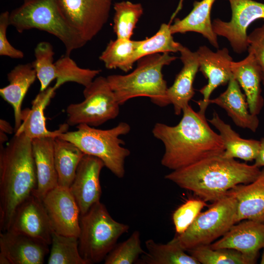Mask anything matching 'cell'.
<instances>
[{"mask_svg": "<svg viewBox=\"0 0 264 264\" xmlns=\"http://www.w3.org/2000/svg\"><path fill=\"white\" fill-rule=\"evenodd\" d=\"M182 112L176 126L157 123L152 130L154 137L164 145L161 163L173 171L224 151L220 135L211 128L205 114L195 111L189 105Z\"/></svg>", "mask_w": 264, "mask_h": 264, "instance_id": "cell-1", "label": "cell"}, {"mask_svg": "<svg viewBox=\"0 0 264 264\" xmlns=\"http://www.w3.org/2000/svg\"><path fill=\"white\" fill-rule=\"evenodd\" d=\"M261 171L255 164L240 162L221 154L174 170L164 177L203 201L214 202L236 186L253 181Z\"/></svg>", "mask_w": 264, "mask_h": 264, "instance_id": "cell-2", "label": "cell"}, {"mask_svg": "<svg viewBox=\"0 0 264 264\" xmlns=\"http://www.w3.org/2000/svg\"><path fill=\"white\" fill-rule=\"evenodd\" d=\"M0 229L7 231L19 205L37 185L32 139L14 134L6 146L0 144Z\"/></svg>", "mask_w": 264, "mask_h": 264, "instance_id": "cell-3", "label": "cell"}, {"mask_svg": "<svg viewBox=\"0 0 264 264\" xmlns=\"http://www.w3.org/2000/svg\"><path fill=\"white\" fill-rule=\"evenodd\" d=\"M176 59L169 53L147 55L137 61V67L132 72L107 76L119 105L137 97H149L152 102L161 107L170 104L167 97L168 88L162 70Z\"/></svg>", "mask_w": 264, "mask_h": 264, "instance_id": "cell-4", "label": "cell"}, {"mask_svg": "<svg viewBox=\"0 0 264 264\" xmlns=\"http://www.w3.org/2000/svg\"><path fill=\"white\" fill-rule=\"evenodd\" d=\"M76 128V131H67L58 137L73 143L85 154L99 158L116 176L123 178L125 174V160L131 152L123 147L125 142L119 136L128 134L131 131L130 126L121 122L108 130L98 129L84 124Z\"/></svg>", "mask_w": 264, "mask_h": 264, "instance_id": "cell-5", "label": "cell"}, {"mask_svg": "<svg viewBox=\"0 0 264 264\" xmlns=\"http://www.w3.org/2000/svg\"><path fill=\"white\" fill-rule=\"evenodd\" d=\"M9 23L20 33L37 29L55 36L63 43L67 55L87 43L65 18L56 0L24 2L10 13Z\"/></svg>", "mask_w": 264, "mask_h": 264, "instance_id": "cell-6", "label": "cell"}, {"mask_svg": "<svg viewBox=\"0 0 264 264\" xmlns=\"http://www.w3.org/2000/svg\"><path fill=\"white\" fill-rule=\"evenodd\" d=\"M129 226L114 220L105 205L99 201L80 216L79 249L87 264L98 263L116 245Z\"/></svg>", "mask_w": 264, "mask_h": 264, "instance_id": "cell-7", "label": "cell"}, {"mask_svg": "<svg viewBox=\"0 0 264 264\" xmlns=\"http://www.w3.org/2000/svg\"><path fill=\"white\" fill-rule=\"evenodd\" d=\"M237 209L236 199L227 194L200 212L183 233L177 234L173 240L186 251L210 245L237 223Z\"/></svg>", "mask_w": 264, "mask_h": 264, "instance_id": "cell-8", "label": "cell"}, {"mask_svg": "<svg viewBox=\"0 0 264 264\" xmlns=\"http://www.w3.org/2000/svg\"><path fill=\"white\" fill-rule=\"evenodd\" d=\"M84 100L71 104L66 109L69 126L86 124L97 127L115 118L119 106L107 77L95 78L83 90Z\"/></svg>", "mask_w": 264, "mask_h": 264, "instance_id": "cell-9", "label": "cell"}, {"mask_svg": "<svg viewBox=\"0 0 264 264\" xmlns=\"http://www.w3.org/2000/svg\"><path fill=\"white\" fill-rule=\"evenodd\" d=\"M112 0H56L62 14L88 43L107 23Z\"/></svg>", "mask_w": 264, "mask_h": 264, "instance_id": "cell-10", "label": "cell"}, {"mask_svg": "<svg viewBox=\"0 0 264 264\" xmlns=\"http://www.w3.org/2000/svg\"><path fill=\"white\" fill-rule=\"evenodd\" d=\"M227 0L232 11L231 20H214L213 29L217 36L228 40L235 52L241 54L248 49V27L257 19H264V3L253 0Z\"/></svg>", "mask_w": 264, "mask_h": 264, "instance_id": "cell-11", "label": "cell"}, {"mask_svg": "<svg viewBox=\"0 0 264 264\" xmlns=\"http://www.w3.org/2000/svg\"><path fill=\"white\" fill-rule=\"evenodd\" d=\"M43 202L53 230L78 238L80 211L69 188L57 186L47 193Z\"/></svg>", "mask_w": 264, "mask_h": 264, "instance_id": "cell-12", "label": "cell"}, {"mask_svg": "<svg viewBox=\"0 0 264 264\" xmlns=\"http://www.w3.org/2000/svg\"><path fill=\"white\" fill-rule=\"evenodd\" d=\"M196 52L198 70L208 80L207 85L199 90L203 99L196 101L199 108L198 111L205 114L213 91L220 86L228 84L233 77L231 68L233 59L226 47L218 48L216 52H214L206 45H202Z\"/></svg>", "mask_w": 264, "mask_h": 264, "instance_id": "cell-13", "label": "cell"}, {"mask_svg": "<svg viewBox=\"0 0 264 264\" xmlns=\"http://www.w3.org/2000/svg\"><path fill=\"white\" fill-rule=\"evenodd\" d=\"M7 230L50 245L53 229L43 200L31 195L17 207Z\"/></svg>", "mask_w": 264, "mask_h": 264, "instance_id": "cell-14", "label": "cell"}, {"mask_svg": "<svg viewBox=\"0 0 264 264\" xmlns=\"http://www.w3.org/2000/svg\"><path fill=\"white\" fill-rule=\"evenodd\" d=\"M104 166L100 159L88 154H85L79 164L69 189L79 206L81 216L100 201V175Z\"/></svg>", "mask_w": 264, "mask_h": 264, "instance_id": "cell-15", "label": "cell"}, {"mask_svg": "<svg viewBox=\"0 0 264 264\" xmlns=\"http://www.w3.org/2000/svg\"><path fill=\"white\" fill-rule=\"evenodd\" d=\"M49 244L9 230L0 234V264H42Z\"/></svg>", "mask_w": 264, "mask_h": 264, "instance_id": "cell-16", "label": "cell"}, {"mask_svg": "<svg viewBox=\"0 0 264 264\" xmlns=\"http://www.w3.org/2000/svg\"><path fill=\"white\" fill-rule=\"evenodd\" d=\"M234 224L218 241L209 245L213 249L231 248L257 260L264 248V222L250 220Z\"/></svg>", "mask_w": 264, "mask_h": 264, "instance_id": "cell-17", "label": "cell"}, {"mask_svg": "<svg viewBox=\"0 0 264 264\" xmlns=\"http://www.w3.org/2000/svg\"><path fill=\"white\" fill-rule=\"evenodd\" d=\"M55 91L53 87L40 91L33 100L31 108L22 110V122L15 134L24 133L33 139L48 137L55 138L67 131L69 125L67 123L60 125L54 131L48 130L46 127L44 110L54 96Z\"/></svg>", "mask_w": 264, "mask_h": 264, "instance_id": "cell-18", "label": "cell"}, {"mask_svg": "<svg viewBox=\"0 0 264 264\" xmlns=\"http://www.w3.org/2000/svg\"><path fill=\"white\" fill-rule=\"evenodd\" d=\"M179 52L183 67L167 91L168 100L173 105L175 114L177 115L189 105L195 94L193 82L199 69L197 52H193L184 46Z\"/></svg>", "mask_w": 264, "mask_h": 264, "instance_id": "cell-19", "label": "cell"}, {"mask_svg": "<svg viewBox=\"0 0 264 264\" xmlns=\"http://www.w3.org/2000/svg\"><path fill=\"white\" fill-rule=\"evenodd\" d=\"M54 138L48 137L32 139L37 177V185L32 194L42 200L48 192L58 186L54 161Z\"/></svg>", "mask_w": 264, "mask_h": 264, "instance_id": "cell-20", "label": "cell"}, {"mask_svg": "<svg viewBox=\"0 0 264 264\" xmlns=\"http://www.w3.org/2000/svg\"><path fill=\"white\" fill-rule=\"evenodd\" d=\"M227 194L237 200V223L245 220L264 222V168L253 181L239 184Z\"/></svg>", "mask_w": 264, "mask_h": 264, "instance_id": "cell-21", "label": "cell"}, {"mask_svg": "<svg viewBox=\"0 0 264 264\" xmlns=\"http://www.w3.org/2000/svg\"><path fill=\"white\" fill-rule=\"evenodd\" d=\"M231 68L234 78L244 92L250 112L258 115L264 107V99L261 87V71L253 55L248 53L244 59L233 61Z\"/></svg>", "mask_w": 264, "mask_h": 264, "instance_id": "cell-22", "label": "cell"}, {"mask_svg": "<svg viewBox=\"0 0 264 264\" xmlns=\"http://www.w3.org/2000/svg\"><path fill=\"white\" fill-rule=\"evenodd\" d=\"M209 104H215L224 109L236 126L253 132L257 130L258 116L250 112L245 95L234 77L229 81L226 89L217 97L210 99Z\"/></svg>", "mask_w": 264, "mask_h": 264, "instance_id": "cell-23", "label": "cell"}, {"mask_svg": "<svg viewBox=\"0 0 264 264\" xmlns=\"http://www.w3.org/2000/svg\"><path fill=\"white\" fill-rule=\"evenodd\" d=\"M36 78V72L32 63L19 64L7 74L9 84L0 89L1 97L13 109L14 132L22 122V106L23 100Z\"/></svg>", "mask_w": 264, "mask_h": 264, "instance_id": "cell-24", "label": "cell"}, {"mask_svg": "<svg viewBox=\"0 0 264 264\" xmlns=\"http://www.w3.org/2000/svg\"><path fill=\"white\" fill-rule=\"evenodd\" d=\"M216 0L195 1L190 13L182 19H176L170 25L172 33H185L195 32L206 38L214 47L218 49L219 45L217 35L213 31L211 20V11Z\"/></svg>", "mask_w": 264, "mask_h": 264, "instance_id": "cell-25", "label": "cell"}, {"mask_svg": "<svg viewBox=\"0 0 264 264\" xmlns=\"http://www.w3.org/2000/svg\"><path fill=\"white\" fill-rule=\"evenodd\" d=\"M208 121L219 132L224 146L223 156L230 158H238L246 161L255 159L260 149V141L241 137L215 111Z\"/></svg>", "mask_w": 264, "mask_h": 264, "instance_id": "cell-26", "label": "cell"}, {"mask_svg": "<svg viewBox=\"0 0 264 264\" xmlns=\"http://www.w3.org/2000/svg\"><path fill=\"white\" fill-rule=\"evenodd\" d=\"M54 152L58 185L69 188L85 154L73 143L58 137L54 139Z\"/></svg>", "mask_w": 264, "mask_h": 264, "instance_id": "cell-27", "label": "cell"}, {"mask_svg": "<svg viewBox=\"0 0 264 264\" xmlns=\"http://www.w3.org/2000/svg\"><path fill=\"white\" fill-rule=\"evenodd\" d=\"M148 252L143 254L138 264H200L173 239L166 244L149 239L145 242Z\"/></svg>", "mask_w": 264, "mask_h": 264, "instance_id": "cell-28", "label": "cell"}, {"mask_svg": "<svg viewBox=\"0 0 264 264\" xmlns=\"http://www.w3.org/2000/svg\"><path fill=\"white\" fill-rule=\"evenodd\" d=\"M139 41L117 38L111 40L99 56L108 69L119 68L127 72L132 68L136 61V51Z\"/></svg>", "mask_w": 264, "mask_h": 264, "instance_id": "cell-29", "label": "cell"}, {"mask_svg": "<svg viewBox=\"0 0 264 264\" xmlns=\"http://www.w3.org/2000/svg\"><path fill=\"white\" fill-rule=\"evenodd\" d=\"M202 264H254L257 260L231 248H211L209 245L198 246L187 251Z\"/></svg>", "mask_w": 264, "mask_h": 264, "instance_id": "cell-30", "label": "cell"}, {"mask_svg": "<svg viewBox=\"0 0 264 264\" xmlns=\"http://www.w3.org/2000/svg\"><path fill=\"white\" fill-rule=\"evenodd\" d=\"M48 264H87L80 255L78 238L59 234L54 231Z\"/></svg>", "mask_w": 264, "mask_h": 264, "instance_id": "cell-31", "label": "cell"}, {"mask_svg": "<svg viewBox=\"0 0 264 264\" xmlns=\"http://www.w3.org/2000/svg\"><path fill=\"white\" fill-rule=\"evenodd\" d=\"M56 81L55 90L66 82H75L86 87L88 86L101 72L99 69L80 67L69 57L65 54L55 62Z\"/></svg>", "mask_w": 264, "mask_h": 264, "instance_id": "cell-32", "label": "cell"}, {"mask_svg": "<svg viewBox=\"0 0 264 264\" xmlns=\"http://www.w3.org/2000/svg\"><path fill=\"white\" fill-rule=\"evenodd\" d=\"M113 31L117 38L131 39L139 18L143 13L140 3L130 1L115 2L113 5Z\"/></svg>", "mask_w": 264, "mask_h": 264, "instance_id": "cell-33", "label": "cell"}, {"mask_svg": "<svg viewBox=\"0 0 264 264\" xmlns=\"http://www.w3.org/2000/svg\"><path fill=\"white\" fill-rule=\"evenodd\" d=\"M182 46L174 41L170 24L162 23L154 36L139 41L135 55L136 61L149 55L179 52Z\"/></svg>", "mask_w": 264, "mask_h": 264, "instance_id": "cell-34", "label": "cell"}, {"mask_svg": "<svg viewBox=\"0 0 264 264\" xmlns=\"http://www.w3.org/2000/svg\"><path fill=\"white\" fill-rule=\"evenodd\" d=\"M54 54L52 45L47 42H40L35 48V60L32 64L40 83V91L46 89L51 82L56 79Z\"/></svg>", "mask_w": 264, "mask_h": 264, "instance_id": "cell-35", "label": "cell"}, {"mask_svg": "<svg viewBox=\"0 0 264 264\" xmlns=\"http://www.w3.org/2000/svg\"><path fill=\"white\" fill-rule=\"evenodd\" d=\"M145 251L141 247L140 234L135 230L126 241L116 244L105 259V264H132Z\"/></svg>", "mask_w": 264, "mask_h": 264, "instance_id": "cell-36", "label": "cell"}, {"mask_svg": "<svg viewBox=\"0 0 264 264\" xmlns=\"http://www.w3.org/2000/svg\"><path fill=\"white\" fill-rule=\"evenodd\" d=\"M206 206V202L201 199H191L177 208L172 216L176 234L183 233Z\"/></svg>", "mask_w": 264, "mask_h": 264, "instance_id": "cell-37", "label": "cell"}, {"mask_svg": "<svg viewBox=\"0 0 264 264\" xmlns=\"http://www.w3.org/2000/svg\"><path fill=\"white\" fill-rule=\"evenodd\" d=\"M248 53L252 54L259 66L264 87V24L248 35Z\"/></svg>", "mask_w": 264, "mask_h": 264, "instance_id": "cell-38", "label": "cell"}, {"mask_svg": "<svg viewBox=\"0 0 264 264\" xmlns=\"http://www.w3.org/2000/svg\"><path fill=\"white\" fill-rule=\"evenodd\" d=\"M10 13L4 11L0 15V55L13 59H22L24 57L23 52L12 46L9 42L6 31L10 25Z\"/></svg>", "mask_w": 264, "mask_h": 264, "instance_id": "cell-39", "label": "cell"}, {"mask_svg": "<svg viewBox=\"0 0 264 264\" xmlns=\"http://www.w3.org/2000/svg\"><path fill=\"white\" fill-rule=\"evenodd\" d=\"M260 141V147L257 156L255 159V164L256 166L260 168L264 166V137Z\"/></svg>", "mask_w": 264, "mask_h": 264, "instance_id": "cell-40", "label": "cell"}, {"mask_svg": "<svg viewBox=\"0 0 264 264\" xmlns=\"http://www.w3.org/2000/svg\"><path fill=\"white\" fill-rule=\"evenodd\" d=\"M0 130L6 133L11 134L14 132V129L7 121L3 119L0 120Z\"/></svg>", "mask_w": 264, "mask_h": 264, "instance_id": "cell-41", "label": "cell"}, {"mask_svg": "<svg viewBox=\"0 0 264 264\" xmlns=\"http://www.w3.org/2000/svg\"><path fill=\"white\" fill-rule=\"evenodd\" d=\"M8 140V137L6 133L0 131V144H2Z\"/></svg>", "mask_w": 264, "mask_h": 264, "instance_id": "cell-42", "label": "cell"}, {"mask_svg": "<svg viewBox=\"0 0 264 264\" xmlns=\"http://www.w3.org/2000/svg\"><path fill=\"white\" fill-rule=\"evenodd\" d=\"M260 264H264V248L263 249V253H262V255L261 257Z\"/></svg>", "mask_w": 264, "mask_h": 264, "instance_id": "cell-43", "label": "cell"}, {"mask_svg": "<svg viewBox=\"0 0 264 264\" xmlns=\"http://www.w3.org/2000/svg\"><path fill=\"white\" fill-rule=\"evenodd\" d=\"M24 0V2H26V1H29V0Z\"/></svg>", "mask_w": 264, "mask_h": 264, "instance_id": "cell-44", "label": "cell"}]
</instances>
